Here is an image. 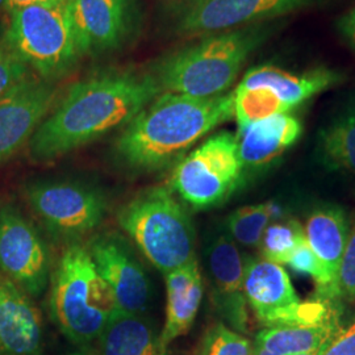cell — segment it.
Instances as JSON below:
<instances>
[{
  "label": "cell",
  "mask_w": 355,
  "mask_h": 355,
  "mask_svg": "<svg viewBox=\"0 0 355 355\" xmlns=\"http://www.w3.org/2000/svg\"><path fill=\"white\" fill-rule=\"evenodd\" d=\"M57 86L28 74L0 98V165L29 142L57 102Z\"/></svg>",
  "instance_id": "cell-15"
},
{
  "label": "cell",
  "mask_w": 355,
  "mask_h": 355,
  "mask_svg": "<svg viewBox=\"0 0 355 355\" xmlns=\"http://www.w3.org/2000/svg\"><path fill=\"white\" fill-rule=\"evenodd\" d=\"M66 355H92L87 353V352H73V353H69Z\"/></svg>",
  "instance_id": "cell-35"
},
{
  "label": "cell",
  "mask_w": 355,
  "mask_h": 355,
  "mask_svg": "<svg viewBox=\"0 0 355 355\" xmlns=\"http://www.w3.org/2000/svg\"><path fill=\"white\" fill-rule=\"evenodd\" d=\"M196 355H253V343L220 321L205 331Z\"/></svg>",
  "instance_id": "cell-26"
},
{
  "label": "cell",
  "mask_w": 355,
  "mask_h": 355,
  "mask_svg": "<svg viewBox=\"0 0 355 355\" xmlns=\"http://www.w3.org/2000/svg\"><path fill=\"white\" fill-rule=\"evenodd\" d=\"M320 355H355V318L343 327Z\"/></svg>",
  "instance_id": "cell-30"
},
{
  "label": "cell",
  "mask_w": 355,
  "mask_h": 355,
  "mask_svg": "<svg viewBox=\"0 0 355 355\" xmlns=\"http://www.w3.org/2000/svg\"><path fill=\"white\" fill-rule=\"evenodd\" d=\"M6 7H7V0H0V12L6 10Z\"/></svg>",
  "instance_id": "cell-34"
},
{
  "label": "cell",
  "mask_w": 355,
  "mask_h": 355,
  "mask_svg": "<svg viewBox=\"0 0 355 355\" xmlns=\"http://www.w3.org/2000/svg\"><path fill=\"white\" fill-rule=\"evenodd\" d=\"M49 311L70 343L87 346L99 340L120 312L114 292L95 266L89 249L73 243L51 274Z\"/></svg>",
  "instance_id": "cell-4"
},
{
  "label": "cell",
  "mask_w": 355,
  "mask_h": 355,
  "mask_svg": "<svg viewBox=\"0 0 355 355\" xmlns=\"http://www.w3.org/2000/svg\"><path fill=\"white\" fill-rule=\"evenodd\" d=\"M161 94L150 73L108 71L74 83L28 142L29 155L48 164L129 124Z\"/></svg>",
  "instance_id": "cell-1"
},
{
  "label": "cell",
  "mask_w": 355,
  "mask_h": 355,
  "mask_svg": "<svg viewBox=\"0 0 355 355\" xmlns=\"http://www.w3.org/2000/svg\"><path fill=\"white\" fill-rule=\"evenodd\" d=\"M232 117V91L215 98L161 92L124 127L114 142V154L130 171L154 173L179 162Z\"/></svg>",
  "instance_id": "cell-2"
},
{
  "label": "cell",
  "mask_w": 355,
  "mask_h": 355,
  "mask_svg": "<svg viewBox=\"0 0 355 355\" xmlns=\"http://www.w3.org/2000/svg\"><path fill=\"white\" fill-rule=\"evenodd\" d=\"M343 80L341 71L327 66L300 73L275 64L254 66L232 91L234 117L239 128H243L270 116L290 114Z\"/></svg>",
  "instance_id": "cell-7"
},
{
  "label": "cell",
  "mask_w": 355,
  "mask_h": 355,
  "mask_svg": "<svg viewBox=\"0 0 355 355\" xmlns=\"http://www.w3.org/2000/svg\"><path fill=\"white\" fill-rule=\"evenodd\" d=\"M51 257L37 228L11 204L0 205V275L29 296H41L51 283Z\"/></svg>",
  "instance_id": "cell-11"
},
{
  "label": "cell",
  "mask_w": 355,
  "mask_h": 355,
  "mask_svg": "<svg viewBox=\"0 0 355 355\" xmlns=\"http://www.w3.org/2000/svg\"><path fill=\"white\" fill-rule=\"evenodd\" d=\"M98 341L101 355H168L161 331L142 315L120 312Z\"/></svg>",
  "instance_id": "cell-22"
},
{
  "label": "cell",
  "mask_w": 355,
  "mask_h": 355,
  "mask_svg": "<svg viewBox=\"0 0 355 355\" xmlns=\"http://www.w3.org/2000/svg\"><path fill=\"white\" fill-rule=\"evenodd\" d=\"M303 123L291 114H280L239 128L236 135L246 180L261 174L291 149L303 135Z\"/></svg>",
  "instance_id": "cell-18"
},
{
  "label": "cell",
  "mask_w": 355,
  "mask_h": 355,
  "mask_svg": "<svg viewBox=\"0 0 355 355\" xmlns=\"http://www.w3.org/2000/svg\"><path fill=\"white\" fill-rule=\"evenodd\" d=\"M315 0H189L178 13L175 32L203 37L270 23L309 7Z\"/></svg>",
  "instance_id": "cell-12"
},
{
  "label": "cell",
  "mask_w": 355,
  "mask_h": 355,
  "mask_svg": "<svg viewBox=\"0 0 355 355\" xmlns=\"http://www.w3.org/2000/svg\"><path fill=\"white\" fill-rule=\"evenodd\" d=\"M8 15L3 38L38 78L55 83L76 67L82 55L66 4L36 3Z\"/></svg>",
  "instance_id": "cell-6"
},
{
  "label": "cell",
  "mask_w": 355,
  "mask_h": 355,
  "mask_svg": "<svg viewBox=\"0 0 355 355\" xmlns=\"http://www.w3.org/2000/svg\"><path fill=\"white\" fill-rule=\"evenodd\" d=\"M117 223L164 275L196 259L190 214L168 186L140 191L119 209Z\"/></svg>",
  "instance_id": "cell-5"
},
{
  "label": "cell",
  "mask_w": 355,
  "mask_h": 355,
  "mask_svg": "<svg viewBox=\"0 0 355 355\" xmlns=\"http://www.w3.org/2000/svg\"><path fill=\"white\" fill-rule=\"evenodd\" d=\"M322 352H316V353H311V354H302V355H320ZM253 355H278L274 354V353H268L266 350L261 349V347H257L253 345Z\"/></svg>",
  "instance_id": "cell-33"
},
{
  "label": "cell",
  "mask_w": 355,
  "mask_h": 355,
  "mask_svg": "<svg viewBox=\"0 0 355 355\" xmlns=\"http://www.w3.org/2000/svg\"><path fill=\"white\" fill-rule=\"evenodd\" d=\"M316 154L328 170L355 177V101L347 103L320 129Z\"/></svg>",
  "instance_id": "cell-23"
},
{
  "label": "cell",
  "mask_w": 355,
  "mask_h": 355,
  "mask_svg": "<svg viewBox=\"0 0 355 355\" xmlns=\"http://www.w3.org/2000/svg\"><path fill=\"white\" fill-rule=\"evenodd\" d=\"M245 182L237 137L221 130L175 164L168 187L192 209L204 211L225 203Z\"/></svg>",
  "instance_id": "cell-8"
},
{
  "label": "cell",
  "mask_w": 355,
  "mask_h": 355,
  "mask_svg": "<svg viewBox=\"0 0 355 355\" xmlns=\"http://www.w3.org/2000/svg\"><path fill=\"white\" fill-rule=\"evenodd\" d=\"M306 241L304 227L296 218H278L268 224L259 243L261 258L277 265H287L292 254Z\"/></svg>",
  "instance_id": "cell-24"
},
{
  "label": "cell",
  "mask_w": 355,
  "mask_h": 355,
  "mask_svg": "<svg viewBox=\"0 0 355 355\" xmlns=\"http://www.w3.org/2000/svg\"><path fill=\"white\" fill-rule=\"evenodd\" d=\"M272 31L270 23H261L199 37L155 62L150 74L161 92L193 98L228 94L242 67Z\"/></svg>",
  "instance_id": "cell-3"
},
{
  "label": "cell",
  "mask_w": 355,
  "mask_h": 355,
  "mask_svg": "<svg viewBox=\"0 0 355 355\" xmlns=\"http://www.w3.org/2000/svg\"><path fill=\"white\" fill-rule=\"evenodd\" d=\"M277 212L278 208L274 203L253 204L237 208L227 217V233L236 243L258 248Z\"/></svg>",
  "instance_id": "cell-25"
},
{
  "label": "cell",
  "mask_w": 355,
  "mask_h": 355,
  "mask_svg": "<svg viewBox=\"0 0 355 355\" xmlns=\"http://www.w3.org/2000/svg\"><path fill=\"white\" fill-rule=\"evenodd\" d=\"M343 315L338 312L318 324L263 328L257 333L253 345L278 355L322 352L343 329Z\"/></svg>",
  "instance_id": "cell-21"
},
{
  "label": "cell",
  "mask_w": 355,
  "mask_h": 355,
  "mask_svg": "<svg viewBox=\"0 0 355 355\" xmlns=\"http://www.w3.org/2000/svg\"><path fill=\"white\" fill-rule=\"evenodd\" d=\"M337 28L345 44L355 53V6L340 17Z\"/></svg>",
  "instance_id": "cell-31"
},
{
  "label": "cell",
  "mask_w": 355,
  "mask_h": 355,
  "mask_svg": "<svg viewBox=\"0 0 355 355\" xmlns=\"http://www.w3.org/2000/svg\"><path fill=\"white\" fill-rule=\"evenodd\" d=\"M87 249L121 312L142 315L152 300V283L129 242L120 234L105 233L92 239Z\"/></svg>",
  "instance_id": "cell-14"
},
{
  "label": "cell",
  "mask_w": 355,
  "mask_h": 355,
  "mask_svg": "<svg viewBox=\"0 0 355 355\" xmlns=\"http://www.w3.org/2000/svg\"><path fill=\"white\" fill-rule=\"evenodd\" d=\"M287 265L291 267L295 272L311 277L316 283V290L320 288L321 282H322L321 267H320L316 255L313 254L306 241L303 245H300L296 249V252L292 254Z\"/></svg>",
  "instance_id": "cell-29"
},
{
  "label": "cell",
  "mask_w": 355,
  "mask_h": 355,
  "mask_svg": "<svg viewBox=\"0 0 355 355\" xmlns=\"http://www.w3.org/2000/svg\"><path fill=\"white\" fill-rule=\"evenodd\" d=\"M67 0H7V11H12L16 8L26 7L36 3H49V4H66Z\"/></svg>",
  "instance_id": "cell-32"
},
{
  "label": "cell",
  "mask_w": 355,
  "mask_h": 355,
  "mask_svg": "<svg viewBox=\"0 0 355 355\" xmlns=\"http://www.w3.org/2000/svg\"><path fill=\"white\" fill-rule=\"evenodd\" d=\"M205 261L212 302L221 322L245 336L249 330V305L243 288L246 257L228 233H218L207 246Z\"/></svg>",
  "instance_id": "cell-16"
},
{
  "label": "cell",
  "mask_w": 355,
  "mask_h": 355,
  "mask_svg": "<svg viewBox=\"0 0 355 355\" xmlns=\"http://www.w3.org/2000/svg\"><path fill=\"white\" fill-rule=\"evenodd\" d=\"M243 288L254 318L263 328L318 324L343 312L340 303L302 302L287 271L261 257H246Z\"/></svg>",
  "instance_id": "cell-9"
},
{
  "label": "cell",
  "mask_w": 355,
  "mask_h": 355,
  "mask_svg": "<svg viewBox=\"0 0 355 355\" xmlns=\"http://www.w3.org/2000/svg\"><path fill=\"white\" fill-rule=\"evenodd\" d=\"M166 320L161 340L168 347L191 329L203 300L204 284L198 259L165 274Z\"/></svg>",
  "instance_id": "cell-20"
},
{
  "label": "cell",
  "mask_w": 355,
  "mask_h": 355,
  "mask_svg": "<svg viewBox=\"0 0 355 355\" xmlns=\"http://www.w3.org/2000/svg\"><path fill=\"white\" fill-rule=\"evenodd\" d=\"M66 11L80 55L117 51L137 26L135 0H67Z\"/></svg>",
  "instance_id": "cell-13"
},
{
  "label": "cell",
  "mask_w": 355,
  "mask_h": 355,
  "mask_svg": "<svg viewBox=\"0 0 355 355\" xmlns=\"http://www.w3.org/2000/svg\"><path fill=\"white\" fill-rule=\"evenodd\" d=\"M305 239L318 258L322 282L315 299L340 303L338 278L350 224L343 208L325 204L315 208L305 221Z\"/></svg>",
  "instance_id": "cell-17"
},
{
  "label": "cell",
  "mask_w": 355,
  "mask_h": 355,
  "mask_svg": "<svg viewBox=\"0 0 355 355\" xmlns=\"http://www.w3.org/2000/svg\"><path fill=\"white\" fill-rule=\"evenodd\" d=\"M44 328L29 295L0 275V355H42Z\"/></svg>",
  "instance_id": "cell-19"
},
{
  "label": "cell",
  "mask_w": 355,
  "mask_h": 355,
  "mask_svg": "<svg viewBox=\"0 0 355 355\" xmlns=\"http://www.w3.org/2000/svg\"><path fill=\"white\" fill-rule=\"evenodd\" d=\"M28 204L54 239L76 240L95 230L107 215L102 191L74 180H40L26 189Z\"/></svg>",
  "instance_id": "cell-10"
},
{
  "label": "cell",
  "mask_w": 355,
  "mask_h": 355,
  "mask_svg": "<svg viewBox=\"0 0 355 355\" xmlns=\"http://www.w3.org/2000/svg\"><path fill=\"white\" fill-rule=\"evenodd\" d=\"M338 300L355 303V220L350 227L338 278Z\"/></svg>",
  "instance_id": "cell-28"
},
{
  "label": "cell",
  "mask_w": 355,
  "mask_h": 355,
  "mask_svg": "<svg viewBox=\"0 0 355 355\" xmlns=\"http://www.w3.org/2000/svg\"><path fill=\"white\" fill-rule=\"evenodd\" d=\"M26 66L10 48L4 38L0 40V98L29 74Z\"/></svg>",
  "instance_id": "cell-27"
}]
</instances>
